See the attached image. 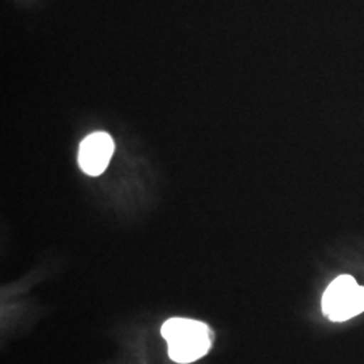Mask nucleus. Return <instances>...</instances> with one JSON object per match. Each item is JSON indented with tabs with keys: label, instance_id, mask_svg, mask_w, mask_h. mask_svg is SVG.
Listing matches in <instances>:
<instances>
[{
	"label": "nucleus",
	"instance_id": "nucleus-1",
	"mask_svg": "<svg viewBox=\"0 0 364 364\" xmlns=\"http://www.w3.org/2000/svg\"><path fill=\"white\" fill-rule=\"evenodd\" d=\"M168 343L169 358L176 363H193L204 358L212 347L207 324L189 318H170L161 329Z\"/></svg>",
	"mask_w": 364,
	"mask_h": 364
},
{
	"label": "nucleus",
	"instance_id": "nucleus-2",
	"mask_svg": "<svg viewBox=\"0 0 364 364\" xmlns=\"http://www.w3.org/2000/svg\"><path fill=\"white\" fill-rule=\"evenodd\" d=\"M323 312L332 321L341 323L364 312V287L351 275H340L323 296Z\"/></svg>",
	"mask_w": 364,
	"mask_h": 364
},
{
	"label": "nucleus",
	"instance_id": "nucleus-3",
	"mask_svg": "<svg viewBox=\"0 0 364 364\" xmlns=\"http://www.w3.org/2000/svg\"><path fill=\"white\" fill-rule=\"evenodd\" d=\"M114 151L115 144L107 132H93L80 144L78 165L90 176H100L107 169Z\"/></svg>",
	"mask_w": 364,
	"mask_h": 364
}]
</instances>
